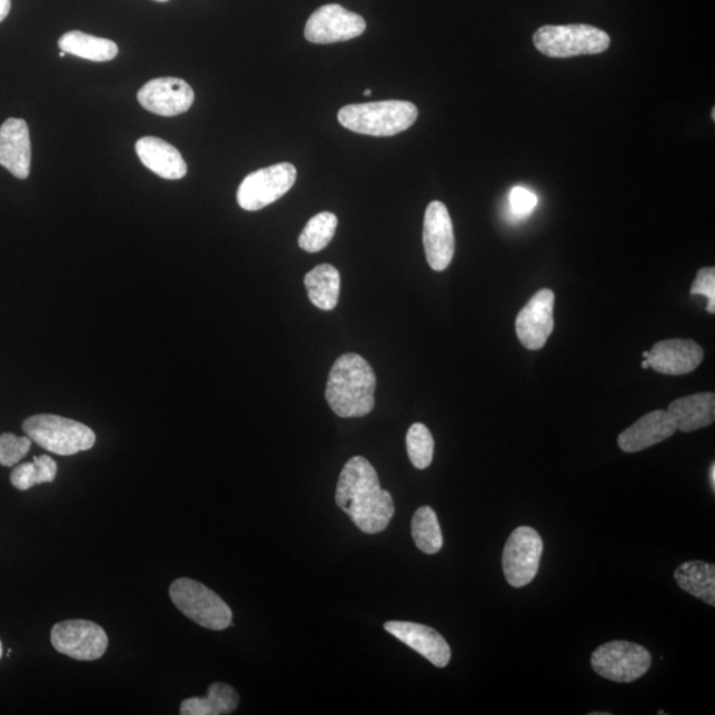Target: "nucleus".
Returning a JSON list of instances; mask_svg holds the SVG:
<instances>
[{
  "label": "nucleus",
  "instance_id": "31",
  "mask_svg": "<svg viewBox=\"0 0 715 715\" xmlns=\"http://www.w3.org/2000/svg\"><path fill=\"white\" fill-rule=\"evenodd\" d=\"M509 205L513 215L517 218H526L536 210L538 198L536 193L525 189V187H515L509 193Z\"/></svg>",
  "mask_w": 715,
  "mask_h": 715
},
{
  "label": "nucleus",
  "instance_id": "13",
  "mask_svg": "<svg viewBox=\"0 0 715 715\" xmlns=\"http://www.w3.org/2000/svg\"><path fill=\"white\" fill-rule=\"evenodd\" d=\"M137 99L151 113L173 117L186 113L192 107L196 93L182 79L159 78L145 85Z\"/></svg>",
  "mask_w": 715,
  "mask_h": 715
},
{
  "label": "nucleus",
  "instance_id": "16",
  "mask_svg": "<svg viewBox=\"0 0 715 715\" xmlns=\"http://www.w3.org/2000/svg\"><path fill=\"white\" fill-rule=\"evenodd\" d=\"M647 363L651 369L665 375H685L703 363L704 350L692 339H666L652 347Z\"/></svg>",
  "mask_w": 715,
  "mask_h": 715
},
{
  "label": "nucleus",
  "instance_id": "32",
  "mask_svg": "<svg viewBox=\"0 0 715 715\" xmlns=\"http://www.w3.org/2000/svg\"><path fill=\"white\" fill-rule=\"evenodd\" d=\"M11 10V0H0V23L9 17Z\"/></svg>",
  "mask_w": 715,
  "mask_h": 715
},
{
  "label": "nucleus",
  "instance_id": "2",
  "mask_svg": "<svg viewBox=\"0 0 715 715\" xmlns=\"http://www.w3.org/2000/svg\"><path fill=\"white\" fill-rule=\"evenodd\" d=\"M377 377L358 354H344L332 365L325 397L339 418H364L375 407Z\"/></svg>",
  "mask_w": 715,
  "mask_h": 715
},
{
  "label": "nucleus",
  "instance_id": "33",
  "mask_svg": "<svg viewBox=\"0 0 715 715\" xmlns=\"http://www.w3.org/2000/svg\"><path fill=\"white\" fill-rule=\"evenodd\" d=\"M709 478H711L712 488L714 491L715 490V464L714 463L712 464V467H711Z\"/></svg>",
  "mask_w": 715,
  "mask_h": 715
},
{
  "label": "nucleus",
  "instance_id": "14",
  "mask_svg": "<svg viewBox=\"0 0 715 715\" xmlns=\"http://www.w3.org/2000/svg\"><path fill=\"white\" fill-rule=\"evenodd\" d=\"M554 294L543 289L519 311L516 319V331L519 342L526 349L540 350L554 330Z\"/></svg>",
  "mask_w": 715,
  "mask_h": 715
},
{
  "label": "nucleus",
  "instance_id": "4",
  "mask_svg": "<svg viewBox=\"0 0 715 715\" xmlns=\"http://www.w3.org/2000/svg\"><path fill=\"white\" fill-rule=\"evenodd\" d=\"M23 430L33 443L48 453L72 456L92 449L96 435L80 421L58 415H34L23 423Z\"/></svg>",
  "mask_w": 715,
  "mask_h": 715
},
{
  "label": "nucleus",
  "instance_id": "1",
  "mask_svg": "<svg viewBox=\"0 0 715 715\" xmlns=\"http://www.w3.org/2000/svg\"><path fill=\"white\" fill-rule=\"evenodd\" d=\"M336 503L366 534L386 530L395 515L390 491L381 489L377 470L363 456H354L345 464L337 484Z\"/></svg>",
  "mask_w": 715,
  "mask_h": 715
},
{
  "label": "nucleus",
  "instance_id": "11",
  "mask_svg": "<svg viewBox=\"0 0 715 715\" xmlns=\"http://www.w3.org/2000/svg\"><path fill=\"white\" fill-rule=\"evenodd\" d=\"M366 31L365 19L339 4H325L311 13L305 38L315 44L341 43Z\"/></svg>",
  "mask_w": 715,
  "mask_h": 715
},
{
  "label": "nucleus",
  "instance_id": "25",
  "mask_svg": "<svg viewBox=\"0 0 715 715\" xmlns=\"http://www.w3.org/2000/svg\"><path fill=\"white\" fill-rule=\"evenodd\" d=\"M413 538L420 552L434 555L441 550L444 540L439 519L429 506H421L413 518Z\"/></svg>",
  "mask_w": 715,
  "mask_h": 715
},
{
  "label": "nucleus",
  "instance_id": "37",
  "mask_svg": "<svg viewBox=\"0 0 715 715\" xmlns=\"http://www.w3.org/2000/svg\"><path fill=\"white\" fill-rule=\"evenodd\" d=\"M155 2H158V3H166V2H169V0H155Z\"/></svg>",
  "mask_w": 715,
  "mask_h": 715
},
{
  "label": "nucleus",
  "instance_id": "22",
  "mask_svg": "<svg viewBox=\"0 0 715 715\" xmlns=\"http://www.w3.org/2000/svg\"><path fill=\"white\" fill-rule=\"evenodd\" d=\"M304 282L310 302L316 305L318 309L332 310L337 307L339 290H341V276L336 267L330 264H321L305 276Z\"/></svg>",
  "mask_w": 715,
  "mask_h": 715
},
{
  "label": "nucleus",
  "instance_id": "23",
  "mask_svg": "<svg viewBox=\"0 0 715 715\" xmlns=\"http://www.w3.org/2000/svg\"><path fill=\"white\" fill-rule=\"evenodd\" d=\"M677 585L696 598L715 606V566L703 560L684 562L675 573Z\"/></svg>",
  "mask_w": 715,
  "mask_h": 715
},
{
  "label": "nucleus",
  "instance_id": "38",
  "mask_svg": "<svg viewBox=\"0 0 715 715\" xmlns=\"http://www.w3.org/2000/svg\"><path fill=\"white\" fill-rule=\"evenodd\" d=\"M592 715H608V713H592Z\"/></svg>",
  "mask_w": 715,
  "mask_h": 715
},
{
  "label": "nucleus",
  "instance_id": "12",
  "mask_svg": "<svg viewBox=\"0 0 715 715\" xmlns=\"http://www.w3.org/2000/svg\"><path fill=\"white\" fill-rule=\"evenodd\" d=\"M423 242L429 267L436 272L446 270L455 255V234L448 208L441 201L435 200L427 207Z\"/></svg>",
  "mask_w": 715,
  "mask_h": 715
},
{
  "label": "nucleus",
  "instance_id": "34",
  "mask_svg": "<svg viewBox=\"0 0 715 715\" xmlns=\"http://www.w3.org/2000/svg\"><path fill=\"white\" fill-rule=\"evenodd\" d=\"M642 367H643V369H645V370L651 369V366H649V364L647 363V359H644V360H643Z\"/></svg>",
  "mask_w": 715,
  "mask_h": 715
},
{
  "label": "nucleus",
  "instance_id": "9",
  "mask_svg": "<svg viewBox=\"0 0 715 715\" xmlns=\"http://www.w3.org/2000/svg\"><path fill=\"white\" fill-rule=\"evenodd\" d=\"M544 543L539 534L529 526H520L512 533L503 555L506 580L516 588L525 587L536 578Z\"/></svg>",
  "mask_w": 715,
  "mask_h": 715
},
{
  "label": "nucleus",
  "instance_id": "15",
  "mask_svg": "<svg viewBox=\"0 0 715 715\" xmlns=\"http://www.w3.org/2000/svg\"><path fill=\"white\" fill-rule=\"evenodd\" d=\"M385 629L437 668H446L449 664L453 652L446 638L436 629L411 622H387Z\"/></svg>",
  "mask_w": 715,
  "mask_h": 715
},
{
  "label": "nucleus",
  "instance_id": "21",
  "mask_svg": "<svg viewBox=\"0 0 715 715\" xmlns=\"http://www.w3.org/2000/svg\"><path fill=\"white\" fill-rule=\"evenodd\" d=\"M239 694L231 685L215 683L208 687L206 697L187 698L180 704L182 715H226L238 709Z\"/></svg>",
  "mask_w": 715,
  "mask_h": 715
},
{
  "label": "nucleus",
  "instance_id": "26",
  "mask_svg": "<svg viewBox=\"0 0 715 715\" xmlns=\"http://www.w3.org/2000/svg\"><path fill=\"white\" fill-rule=\"evenodd\" d=\"M58 475V464L47 455L34 456L32 463L18 465L11 474V484L19 490H29L34 485L50 484Z\"/></svg>",
  "mask_w": 715,
  "mask_h": 715
},
{
  "label": "nucleus",
  "instance_id": "24",
  "mask_svg": "<svg viewBox=\"0 0 715 715\" xmlns=\"http://www.w3.org/2000/svg\"><path fill=\"white\" fill-rule=\"evenodd\" d=\"M59 48L73 57L96 62L113 60L118 54L115 41L81 31H69L62 34L59 39Z\"/></svg>",
  "mask_w": 715,
  "mask_h": 715
},
{
  "label": "nucleus",
  "instance_id": "6",
  "mask_svg": "<svg viewBox=\"0 0 715 715\" xmlns=\"http://www.w3.org/2000/svg\"><path fill=\"white\" fill-rule=\"evenodd\" d=\"M170 598L180 613L200 627L224 630L232 624V610L228 604L197 580L180 578L172 582Z\"/></svg>",
  "mask_w": 715,
  "mask_h": 715
},
{
  "label": "nucleus",
  "instance_id": "7",
  "mask_svg": "<svg viewBox=\"0 0 715 715\" xmlns=\"http://www.w3.org/2000/svg\"><path fill=\"white\" fill-rule=\"evenodd\" d=\"M592 665L599 676L615 683H634L652 665V657L642 645L629 642H610L600 645L592 656Z\"/></svg>",
  "mask_w": 715,
  "mask_h": 715
},
{
  "label": "nucleus",
  "instance_id": "36",
  "mask_svg": "<svg viewBox=\"0 0 715 715\" xmlns=\"http://www.w3.org/2000/svg\"><path fill=\"white\" fill-rule=\"evenodd\" d=\"M3 656V644L0 642V658Z\"/></svg>",
  "mask_w": 715,
  "mask_h": 715
},
{
  "label": "nucleus",
  "instance_id": "8",
  "mask_svg": "<svg viewBox=\"0 0 715 715\" xmlns=\"http://www.w3.org/2000/svg\"><path fill=\"white\" fill-rule=\"evenodd\" d=\"M297 170L284 162L249 173L238 190V203L246 211H259L275 203L295 186Z\"/></svg>",
  "mask_w": 715,
  "mask_h": 715
},
{
  "label": "nucleus",
  "instance_id": "17",
  "mask_svg": "<svg viewBox=\"0 0 715 715\" xmlns=\"http://www.w3.org/2000/svg\"><path fill=\"white\" fill-rule=\"evenodd\" d=\"M0 166L18 179L30 176V130L29 125L20 118H9L0 127Z\"/></svg>",
  "mask_w": 715,
  "mask_h": 715
},
{
  "label": "nucleus",
  "instance_id": "19",
  "mask_svg": "<svg viewBox=\"0 0 715 715\" xmlns=\"http://www.w3.org/2000/svg\"><path fill=\"white\" fill-rule=\"evenodd\" d=\"M138 158L145 168L169 180L182 179L187 163L177 148L157 137H143L136 143Z\"/></svg>",
  "mask_w": 715,
  "mask_h": 715
},
{
  "label": "nucleus",
  "instance_id": "35",
  "mask_svg": "<svg viewBox=\"0 0 715 715\" xmlns=\"http://www.w3.org/2000/svg\"><path fill=\"white\" fill-rule=\"evenodd\" d=\"M371 95H373L371 89H366L365 92H364V96H366V97L371 96Z\"/></svg>",
  "mask_w": 715,
  "mask_h": 715
},
{
  "label": "nucleus",
  "instance_id": "3",
  "mask_svg": "<svg viewBox=\"0 0 715 715\" xmlns=\"http://www.w3.org/2000/svg\"><path fill=\"white\" fill-rule=\"evenodd\" d=\"M418 115L413 102L390 100L347 106L339 110L338 121L354 133L391 137L411 128Z\"/></svg>",
  "mask_w": 715,
  "mask_h": 715
},
{
  "label": "nucleus",
  "instance_id": "27",
  "mask_svg": "<svg viewBox=\"0 0 715 715\" xmlns=\"http://www.w3.org/2000/svg\"><path fill=\"white\" fill-rule=\"evenodd\" d=\"M338 219L332 212H319L305 226L298 246L309 254L322 251L330 245L337 232Z\"/></svg>",
  "mask_w": 715,
  "mask_h": 715
},
{
  "label": "nucleus",
  "instance_id": "28",
  "mask_svg": "<svg viewBox=\"0 0 715 715\" xmlns=\"http://www.w3.org/2000/svg\"><path fill=\"white\" fill-rule=\"evenodd\" d=\"M406 444L409 460L416 469H427L433 464L435 441L433 434L425 425L415 423L409 427Z\"/></svg>",
  "mask_w": 715,
  "mask_h": 715
},
{
  "label": "nucleus",
  "instance_id": "29",
  "mask_svg": "<svg viewBox=\"0 0 715 715\" xmlns=\"http://www.w3.org/2000/svg\"><path fill=\"white\" fill-rule=\"evenodd\" d=\"M32 440L29 436L0 435V465L13 467L30 453Z\"/></svg>",
  "mask_w": 715,
  "mask_h": 715
},
{
  "label": "nucleus",
  "instance_id": "40",
  "mask_svg": "<svg viewBox=\"0 0 715 715\" xmlns=\"http://www.w3.org/2000/svg\"><path fill=\"white\" fill-rule=\"evenodd\" d=\"M66 54H67L66 52H62V51H61V52H60V58H64V57H66Z\"/></svg>",
  "mask_w": 715,
  "mask_h": 715
},
{
  "label": "nucleus",
  "instance_id": "30",
  "mask_svg": "<svg viewBox=\"0 0 715 715\" xmlns=\"http://www.w3.org/2000/svg\"><path fill=\"white\" fill-rule=\"evenodd\" d=\"M691 294L693 296H705L707 298L706 310L711 315L715 314V269L713 267L698 270L696 280L693 281Z\"/></svg>",
  "mask_w": 715,
  "mask_h": 715
},
{
  "label": "nucleus",
  "instance_id": "20",
  "mask_svg": "<svg viewBox=\"0 0 715 715\" xmlns=\"http://www.w3.org/2000/svg\"><path fill=\"white\" fill-rule=\"evenodd\" d=\"M676 430L693 433L709 427L715 419L714 393H701L672 401L668 411Z\"/></svg>",
  "mask_w": 715,
  "mask_h": 715
},
{
  "label": "nucleus",
  "instance_id": "5",
  "mask_svg": "<svg viewBox=\"0 0 715 715\" xmlns=\"http://www.w3.org/2000/svg\"><path fill=\"white\" fill-rule=\"evenodd\" d=\"M533 41L540 53L554 59L606 52L610 44L607 32L588 24L544 26Z\"/></svg>",
  "mask_w": 715,
  "mask_h": 715
},
{
  "label": "nucleus",
  "instance_id": "10",
  "mask_svg": "<svg viewBox=\"0 0 715 715\" xmlns=\"http://www.w3.org/2000/svg\"><path fill=\"white\" fill-rule=\"evenodd\" d=\"M51 643L59 654L80 662L101 658L109 645L107 632L88 620L58 623L51 630Z\"/></svg>",
  "mask_w": 715,
  "mask_h": 715
},
{
  "label": "nucleus",
  "instance_id": "39",
  "mask_svg": "<svg viewBox=\"0 0 715 715\" xmlns=\"http://www.w3.org/2000/svg\"><path fill=\"white\" fill-rule=\"evenodd\" d=\"M643 357H644V359L647 358L648 357V351H644Z\"/></svg>",
  "mask_w": 715,
  "mask_h": 715
},
{
  "label": "nucleus",
  "instance_id": "18",
  "mask_svg": "<svg viewBox=\"0 0 715 715\" xmlns=\"http://www.w3.org/2000/svg\"><path fill=\"white\" fill-rule=\"evenodd\" d=\"M675 433L676 427L673 425L669 414L657 409V411L643 416L634 426L623 430L617 444L623 453L636 454L669 439Z\"/></svg>",
  "mask_w": 715,
  "mask_h": 715
}]
</instances>
